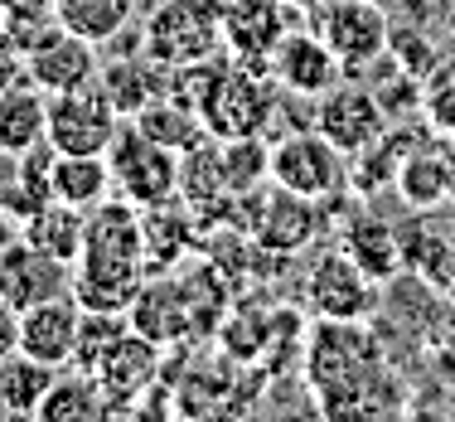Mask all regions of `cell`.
I'll return each mask as SVG.
<instances>
[{
  "mask_svg": "<svg viewBox=\"0 0 455 422\" xmlns=\"http://www.w3.org/2000/svg\"><path fill=\"white\" fill-rule=\"evenodd\" d=\"M97 83H102V93L112 97L116 112L136 117L150 97L165 93V69H160V63H150L146 53H140V59H112V63H102Z\"/></svg>",
  "mask_w": 455,
  "mask_h": 422,
  "instance_id": "cell-25",
  "label": "cell"
},
{
  "mask_svg": "<svg viewBox=\"0 0 455 422\" xmlns=\"http://www.w3.org/2000/svg\"><path fill=\"white\" fill-rule=\"evenodd\" d=\"M407 146H417V141L407 132H393V126H387L378 141H368L363 150H354L349 156V190L359 194V199H373L378 190H393Z\"/></svg>",
  "mask_w": 455,
  "mask_h": 422,
  "instance_id": "cell-27",
  "label": "cell"
},
{
  "mask_svg": "<svg viewBox=\"0 0 455 422\" xmlns=\"http://www.w3.org/2000/svg\"><path fill=\"white\" fill-rule=\"evenodd\" d=\"M140 281H146L140 209L112 194L88 209V238L73 263V296L83 301V311H126Z\"/></svg>",
  "mask_w": 455,
  "mask_h": 422,
  "instance_id": "cell-2",
  "label": "cell"
},
{
  "mask_svg": "<svg viewBox=\"0 0 455 422\" xmlns=\"http://www.w3.org/2000/svg\"><path fill=\"white\" fill-rule=\"evenodd\" d=\"M126 122H136V126H140V132H146L150 141H160V146L180 150V156L194 146V141H204V136H209V132H204L199 107L180 102V97H170V93L150 97V102L140 107L136 117H126Z\"/></svg>",
  "mask_w": 455,
  "mask_h": 422,
  "instance_id": "cell-26",
  "label": "cell"
},
{
  "mask_svg": "<svg viewBox=\"0 0 455 422\" xmlns=\"http://www.w3.org/2000/svg\"><path fill=\"white\" fill-rule=\"evenodd\" d=\"M387 53H393L397 63H403L407 73H417L421 83L436 73L441 63V49L427 39V29H407V25H393V39H387Z\"/></svg>",
  "mask_w": 455,
  "mask_h": 422,
  "instance_id": "cell-31",
  "label": "cell"
},
{
  "mask_svg": "<svg viewBox=\"0 0 455 422\" xmlns=\"http://www.w3.org/2000/svg\"><path fill=\"white\" fill-rule=\"evenodd\" d=\"M122 112L112 107V97L102 93V83L73 93H49V146L68 150V156H107Z\"/></svg>",
  "mask_w": 455,
  "mask_h": 422,
  "instance_id": "cell-9",
  "label": "cell"
},
{
  "mask_svg": "<svg viewBox=\"0 0 455 422\" xmlns=\"http://www.w3.org/2000/svg\"><path fill=\"white\" fill-rule=\"evenodd\" d=\"M441 156H446V170H451V199H455V136H451V146L441 150Z\"/></svg>",
  "mask_w": 455,
  "mask_h": 422,
  "instance_id": "cell-36",
  "label": "cell"
},
{
  "mask_svg": "<svg viewBox=\"0 0 455 422\" xmlns=\"http://www.w3.org/2000/svg\"><path fill=\"white\" fill-rule=\"evenodd\" d=\"M194 229V214L175 199L165 204H150L140 209V243H146V272H160V267H175L184 253H189V233Z\"/></svg>",
  "mask_w": 455,
  "mask_h": 422,
  "instance_id": "cell-21",
  "label": "cell"
},
{
  "mask_svg": "<svg viewBox=\"0 0 455 422\" xmlns=\"http://www.w3.org/2000/svg\"><path fill=\"white\" fill-rule=\"evenodd\" d=\"M53 378H59V369L35 360V354H25V350L0 354V413L39 418V403H44V394L53 388Z\"/></svg>",
  "mask_w": 455,
  "mask_h": 422,
  "instance_id": "cell-22",
  "label": "cell"
},
{
  "mask_svg": "<svg viewBox=\"0 0 455 422\" xmlns=\"http://www.w3.org/2000/svg\"><path fill=\"white\" fill-rule=\"evenodd\" d=\"M53 15L63 29L92 39V45H112L136 15V0H53Z\"/></svg>",
  "mask_w": 455,
  "mask_h": 422,
  "instance_id": "cell-28",
  "label": "cell"
},
{
  "mask_svg": "<svg viewBox=\"0 0 455 422\" xmlns=\"http://www.w3.org/2000/svg\"><path fill=\"white\" fill-rule=\"evenodd\" d=\"M296 25H306V10L291 5V0H228L223 49L243 63H267Z\"/></svg>",
  "mask_w": 455,
  "mask_h": 422,
  "instance_id": "cell-12",
  "label": "cell"
},
{
  "mask_svg": "<svg viewBox=\"0 0 455 422\" xmlns=\"http://www.w3.org/2000/svg\"><path fill=\"white\" fill-rule=\"evenodd\" d=\"M107 166H112V194L136 209H150V204H165L180 194V150L150 141L126 117L107 146Z\"/></svg>",
  "mask_w": 455,
  "mask_h": 422,
  "instance_id": "cell-5",
  "label": "cell"
},
{
  "mask_svg": "<svg viewBox=\"0 0 455 422\" xmlns=\"http://www.w3.org/2000/svg\"><path fill=\"white\" fill-rule=\"evenodd\" d=\"M59 291H73V267L49 257L44 248H35L25 233L10 238L0 248V296L15 311L35 306V301H49Z\"/></svg>",
  "mask_w": 455,
  "mask_h": 422,
  "instance_id": "cell-14",
  "label": "cell"
},
{
  "mask_svg": "<svg viewBox=\"0 0 455 422\" xmlns=\"http://www.w3.org/2000/svg\"><path fill=\"white\" fill-rule=\"evenodd\" d=\"M272 185L324 204L339 190H349V156L334 141H324L315 126L286 132L272 141Z\"/></svg>",
  "mask_w": 455,
  "mask_h": 422,
  "instance_id": "cell-7",
  "label": "cell"
},
{
  "mask_svg": "<svg viewBox=\"0 0 455 422\" xmlns=\"http://www.w3.org/2000/svg\"><path fill=\"white\" fill-rule=\"evenodd\" d=\"M78 330H83V301L73 291H59V296L35 301V306L20 311V350L53 364V369L73 364Z\"/></svg>",
  "mask_w": 455,
  "mask_h": 422,
  "instance_id": "cell-15",
  "label": "cell"
},
{
  "mask_svg": "<svg viewBox=\"0 0 455 422\" xmlns=\"http://www.w3.org/2000/svg\"><path fill=\"white\" fill-rule=\"evenodd\" d=\"M243 209H247V223L243 229L252 233V243L262 253H276V257H291V253H306L315 243L324 214H320V199H306L296 190H252L243 194Z\"/></svg>",
  "mask_w": 455,
  "mask_h": 422,
  "instance_id": "cell-8",
  "label": "cell"
},
{
  "mask_svg": "<svg viewBox=\"0 0 455 422\" xmlns=\"http://www.w3.org/2000/svg\"><path fill=\"white\" fill-rule=\"evenodd\" d=\"M0 15H53V0H0Z\"/></svg>",
  "mask_w": 455,
  "mask_h": 422,
  "instance_id": "cell-34",
  "label": "cell"
},
{
  "mask_svg": "<svg viewBox=\"0 0 455 422\" xmlns=\"http://www.w3.org/2000/svg\"><path fill=\"white\" fill-rule=\"evenodd\" d=\"M49 141V93L35 83H0V156H20V150Z\"/></svg>",
  "mask_w": 455,
  "mask_h": 422,
  "instance_id": "cell-18",
  "label": "cell"
},
{
  "mask_svg": "<svg viewBox=\"0 0 455 422\" xmlns=\"http://www.w3.org/2000/svg\"><path fill=\"white\" fill-rule=\"evenodd\" d=\"M397 199L417 214H431L436 204L451 199V170H446V156L441 150H417L411 146L397 166V180H393Z\"/></svg>",
  "mask_w": 455,
  "mask_h": 422,
  "instance_id": "cell-24",
  "label": "cell"
},
{
  "mask_svg": "<svg viewBox=\"0 0 455 422\" xmlns=\"http://www.w3.org/2000/svg\"><path fill=\"white\" fill-rule=\"evenodd\" d=\"M306 306L315 311V321H373L378 281L344 248H330L306 272Z\"/></svg>",
  "mask_w": 455,
  "mask_h": 422,
  "instance_id": "cell-10",
  "label": "cell"
},
{
  "mask_svg": "<svg viewBox=\"0 0 455 422\" xmlns=\"http://www.w3.org/2000/svg\"><path fill=\"white\" fill-rule=\"evenodd\" d=\"M378 5H393V0H378Z\"/></svg>",
  "mask_w": 455,
  "mask_h": 422,
  "instance_id": "cell-37",
  "label": "cell"
},
{
  "mask_svg": "<svg viewBox=\"0 0 455 422\" xmlns=\"http://www.w3.org/2000/svg\"><path fill=\"white\" fill-rule=\"evenodd\" d=\"M387 122H393V117L383 112V102L373 97V88H363L359 78H344L324 97H315V117H310V126H315L324 141H334L344 156H354L368 141H378L387 132Z\"/></svg>",
  "mask_w": 455,
  "mask_h": 422,
  "instance_id": "cell-11",
  "label": "cell"
},
{
  "mask_svg": "<svg viewBox=\"0 0 455 422\" xmlns=\"http://www.w3.org/2000/svg\"><path fill=\"white\" fill-rule=\"evenodd\" d=\"M53 199L73 204V209H97L102 199H112V166L107 156H53V175H49Z\"/></svg>",
  "mask_w": 455,
  "mask_h": 422,
  "instance_id": "cell-23",
  "label": "cell"
},
{
  "mask_svg": "<svg viewBox=\"0 0 455 422\" xmlns=\"http://www.w3.org/2000/svg\"><path fill=\"white\" fill-rule=\"evenodd\" d=\"M339 248L378 281V287H383V281H393L407 267L403 263V233H397L387 219H378V214H359V219L344 223Z\"/></svg>",
  "mask_w": 455,
  "mask_h": 422,
  "instance_id": "cell-19",
  "label": "cell"
},
{
  "mask_svg": "<svg viewBox=\"0 0 455 422\" xmlns=\"http://www.w3.org/2000/svg\"><path fill=\"white\" fill-rule=\"evenodd\" d=\"M451 5H455V0H451Z\"/></svg>",
  "mask_w": 455,
  "mask_h": 422,
  "instance_id": "cell-38",
  "label": "cell"
},
{
  "mask_svg": "<svg viewBox=\"0 0 455 422\" xmlns=\"http://www.w3.org/2000/svg\"><path fill=\"white\" fill-rule=\"evenodd\" d=\"M10 238H20V219L5 209V204H0V248H5Z\"/></svg>",
  "mask_w": 455,
  "mask_h": 422,
  "instance_id": "cell-35",
  "label": "cell"
},
{
  "mask_svg": "<svg viewBox=\"0 0 455 422\" xmlns=\"http://www.w3.org/2000/svg\"><path fill=\"white\" fill-rule=\"evenodd\" d=\"M276 93L281 83L272 78L267 63H243L228 53V63H213V78L199 97V117L204 132L219 141H237V136H267L276 112Z\"/></svg>",
  "mask_w": 455,
  "mask_h": 422,
  "instance_id": "cell-3",
  "label": "cell"
},
{
  "mask_svg": "<svg viewBox=\"0 0 455 422\" xmlns=\"http://www.w3.org/2000/svg\"><path fill=\"white\" fill-rule=\"evenodd\" d=\"M107 413V398L97 388L92 374H68V378H53V388L39 403V422H88Z\"/></svg>",
  "mask_w": 455,
  "mask_h": 422,
  "instance_id": "cell-29",
  "label": "cell"
},
{
  "mask_svg": "<svg viewBox=\"0 0 455 422\" xmlns=\"http://www.w3.org/2000/svg\"><path fill=\"white\" fill-rule=\"evenodd\" d=\"M20 350V311L0 296V354Z\"/></svg>",
  "mask_w": 455,
  "mask_h": 422,
  "instance_id": "cell-33",
  "label": "cell"
},
{
  "mask_svg": "<svg viewBox=\"0 0 455 422\" xmlns=\"http://www.w3.org/2000/svg\"><path fill=\"white\" fill-rule=\"evenodd\" d=\"M306 388L324 418H373L403 403L368 321H320L306 340Z\"/></svg>",
  "mask_w": 455,
  "mask_h": 422,
  "instance_id": "cell-1",
  "label": "cell"
},
{
  "mask_svg": "<svg viewBox=\"0 0 455 422\" xmlns=\"http://www.w3.org/2000/svg\"><path fill=\"white\" fill-rule=\"evenodd\" d=\"M20 233L35 248H44L49 257H59V263L73 267L83 253V238H88V209H73V204H63V199H44L25 223H20Z\"/></svg>",
  "mask_w": 455,
  "mask_h": 422,
  "instance_id": "cell-20",
  "label": "cell"
},
{
  "mask_svg": "<svg viewBox=\"0 0 455 422\" xmlns=\"http://www.w3.org/2000/svg\"><path fill=\"white\" fill-rule=\"evenodd\" d=\"M267 69L281 83V93H296V97H324L334 83H344V63L334 59V49L324 45L315 25L291 29L276 45V53L267 59Z\"/></svg>",
  "mask_w": 455,
  "mask_h": 422,
  "instance_id": "cell-13",
  "label": "cell"
},
{
  "mask_svg": "<svg viewBox=\"0 0 455 422\" xmlns=\"http://www.w3.org/2000/svg\"><path fill=\"white\" fill-rule=\"evenodd\" d=\"M102 73V59H97V45L73 29H59L49 45H39L25 59V78L44 93H73V88H88Z\"/></svg>",
  "mask_w": 455,
  "mask_h": 422,
  "instance_id": "cell-16",
  "label": "cell"
},
{
  "mask_svg": "<svg viewBox=\"0 0 455 422\" xmlns=\"http://www.w3.org/2000/svg\"><path fill=\"white\" fill-rule=\"evenodd\" d=\"M223 5L228 0H160L146 20V59L160 69L213 59L223 49Z\"/></svg>",
  "mask_w": 455,
  "mask_h": 422,
  "instance_id": "cell-4",
  "label": "cell"
},
{
  "mask_svg": "<svg viewBox=\"0 0 455 422\" xmlns=\"http://www.w3.org/2000/svg\"><path fill=\"white\" fill-rule=\"evenodd\" d=\"M306 25H315L324 35V45L344 63V78H363L393 39L387 5H378V0H324L306 15Z\"/></svg>",
  "mask_w": 455,
  "mask_h": 422,
  "instance_id": "cell-6",
  "label": "cell"
},
{
  "mask_svg": "<svg viewBox=\"0 0 455 422\" xmlns=\"http://www.w3.org/2000/svg\"><path fill=\"white\" fill-rule=\"evenodd\" d=\"M15 73H25V53L15 49L5 20H0V83H15Z\"/></svg>",
  "mask_w": 455,
  "mask_h": 422,
  "instance_id": "cell-32",
  "label": "cell"
},
{
  "mask_svg": "<svg viewBox=\"0 0 455 422\" xmlns=\"http://www.w3.org/2000/svg\"><path fill=\"white\" fill-rule=\"evenodd\" d=\"M160 345L146 340L140 330H126L122 340H116V350L102 360V369H97V388H102L107 398V413H126V408H136V398L146 394L150 384H156V369H160Z\"/></svg>",
  "mask_w": 455,
  "mask_h": 422,
  "instance_id": "cell-17",
  "label": "cell"
},
{
  "mask_svg": "<svg viewBox=\"0 0 455 422\" xmlns=\"http://www.w3.org/2000/svg\"><path fill=\"white\" fill-rule=\"evenodd\" d=\"M421 122L436 136H455V63L436 69L421 88Z\"/></svg>",
  "mask_w": 455,
  "mask_h": 422,
  "instance_id": "cell-30",
  "label": "cell"
}]
</instances>
